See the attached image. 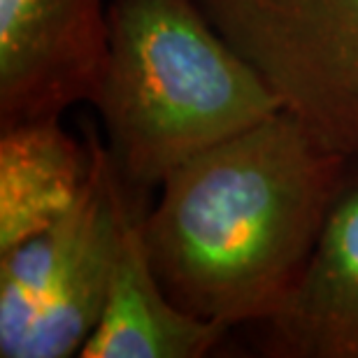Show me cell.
I'll return each mask as SVG.
<instances>
[{
	"instance_id": "7",
	"label": "cell",
	"mask_w": 358,
	"mask_h": 358,
	"mask_svg": "<svg viewBox=\"0 0 358 358\" xmlns=\"http://www.w3.org/2000/svg\"><path fill=\"white\" fill-rule=\"evenodd\" d=\"M231 328L186 312L163 286L145 238V212L128 217L110 291L84 358H203Z\"/></svg>"
},
{
	"instance_id": "2",
	"label": "cell",
	"mask_w": 358,
	"mask_h": 358,
	"mask_svg": "<svg viewBox=\"0 0 358 358\" xmlns=\"http://www.w3.org/2000/svg\"><path fill=\"white\" fill-rule=\"evenodd\" d=\"M91 105L135 193L159 189L191 156L284 110L198 0H110Z\"/></svg>"
},
{
	"instance_id": "3",
	"label": "cell",
	"mask_w": 358,
	"mask_h": 358,
	"mask_svg": "<svg viewBox=\"0 0 358 358\" xmlns=\"http://www.w3.org/2000/svg\"><path fill=\"white\" fill-rule=\"evenodd\" d=\"M91 168L75 205L33 238L0 252V358H68L103 314L135 191L89 133Z\"/></svg>"
},
{
	"instance_id": "8",
	"label": "cell",
	"mask_w": 358,
	"mask_h": 358,
	"mask_svg": "<svg viewBox=\"0 0 358 358\" xmlns=\"http://www.w3.org/2000/svg\"><path fill=\"white\" fill-rule=\"evenodd\" d=\"M89 140H75L61 117L0 128V252L54 226L87 184Z\"/></svg>"
},
{
	"instance_id": "1",
	"label": "cell",
	"mask_w": 358,
	"mask_h": 358,
	"mask_svg": "<svg viewBox=\"0 0 358 358\" xmlns=\"http://www.w3.org/2000/svg\"><path fill=\"white\" fill-rule=\"evenodd\" d=\"M352 159L279 110L177 166L145 212L149 254L177 305L228 328L270 319L310 261Z\"/></svg>"
},
{
	"instance_id": "6",
	"label": "cell",
	"mask_w": 358,
	"mask_h": 358,
	"mask_svg": "<svg viewBox=\"0 0 358 358\" xmlns=\"http://www.w3.org/2000/svg\"><path fill=\"white\" fill-rule=\"evenodd\" d=\"M259 326L266 356L358 358V179L333 205L296 286Z\"/></svg>"
},
{
	"instance_id": "5",
	"label": "cell",
	"mask_w": 358,
	"mask_h": 358,
	"mask_svg": "<svg viewBox=\"0 0 358 358\" xmlns=\"http://www.w3.org/2000/svg\"><path fill=\"white\" fill-rule=\"evenodd\" d=\"M105 0H0V128L91 103L107 42Z\"/></svg>"
},
{
	"instance_id": "4",
	"label": "cell",
	"mask_w": 358,
	"mask_h": 358,
	"mask_svg": "<svg viewBox=\"0 0 358 358\" xmlns=\"http://www.w3.org/2000/svg\"><path fill=\"white\" fill-rule=\"evenodd\" d=\"M284 110L358 156V0H198Z\"/></svg>"
}]
</instances>
